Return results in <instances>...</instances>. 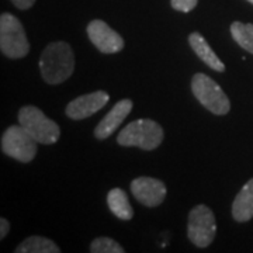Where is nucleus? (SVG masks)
Returning <instances> with one entry per match:
<instances>
[{
	"label": "nucleus",
	"mask_w": 253,
	"mask_h": 253,
	"mask_svg": "<svg viewBox=\"0 0 253 253\" xmlns=\"http://www.w3.org/2000/svg\"><path fill=\"white\" fill-rule=\"evenodd\" d=\"M199 0H170V4L174 10L181 13H190L193 9H196Z\"/></svg>",
	"instance_id": "a211bd4d"
},
{
	"label": "nucleus",
	"mask_w": 253,
	"mask_h": 253,
	"mask_svg": "<svg viewBox=\"0 0 253 253\" xmlns=\"http://www.w3.org/2000/svg\"><path fill=\"white\" fill-rule=\"evenodd\" d=\"M191 91L206 109L215 116H225L231 110V101L214 79L204 73H196L191 79Z\"/></svg>",
	"instance_id": "20e7f679"
},
{
	"label": "nucleus",
	"mask_w": 253,
	"mask_h": 253,
	"mask_svg": "<svg viewBox=\"0 0 253 253\" xmlns=\"http://www.w3.org/2000/svg\"><path fill=\"white\" fill-rule=\"evenodd\" d=\"M231 36L235 40L239 46H242L245 51L253 54V24L234 21L231 24Z\"/></svg>",
	"instance_id": "dca6fc26"
},
{
	"label": "nucleus",
	"mask_w": 253,
	"mask_h": 253,
	"mask_svg": "<svg viewBox=\"0 0 253 253\" xmlns=\"http://www.w3.org/2000/svg\"><path fill=\"white\" fill-rule=\"evenodd\" d=\"M17 9L20 10H28L30 7H33L34 6V3H36L37 0H10Z\"/></svg>",
	"instance_id": "6ab92c4d"
},
{
	"label": "nucleus",
	"mask_w": 253,
	"mask_h": 253,
	"mask_svg": "<svg viewBox=\"0 0 253 253\" xmlns=\"http://www.w3.org/2000/svg\"><path fill=\"white\" fill-rule=\"evenodd\" d=\"M86 31L91 44L103 54H117L124 48L123 37L103 20H91Z\"/></svg>",
	"instance_id": "6e6552de"
},
{
	"label": "nucleus",
	"mask_w": 253,
	"mask_h": 253,
	"mask_svg": "<svg viewBox=\"0 0 253 253\" xmlns=\"http://www.w3.org/2000/svg\"><path fill=\"white\" fill-rule=\"evenodd\" d=\"M189 44L191 46V49L196 52V55L203 62L207 65L208 68H211L212 71H217V72H224L225 71V65L221 62V59L212 51V48L210 46L207 40L200 33H191L190 34Z\"/></svg>",
	"instance_id": "f8f14e48"
},
{
	"label": "nucleus",
	"mask_w": 253,
	"mask_h": 253,
	"mask_svg": "<svg viewBox=\"0 0 253 253\" xmlns=\"http://www.w3.org/2000/svg\"><path fill=\"white\" fill-rule=\"evenodd\" d=\"M217 234V221L212 210L204 204L196 206L190 211L187 235L197 248H207Z\"/></svg>",
	"instance_id": "0eeeda50"
},
{
	"label": "nucleus",
	"mask_w": 253,
	"mask_h": 253,
	"mask_svg": "<svg viewBox=\"0 0 253 253\" xmlns=\"http://www.w3.org/2000/svg\"><path fill=\"white\" fill-rule=\"evenodd\" d=\"M109 100L110 96L106 91H93V93L83 94V96H79V97L72 100L66 106L65 113L72 120H84V118L90 117L94 113H97L99 110L103 109L109 103Z\"/></svg>",
	"instance_id": "9d476101"
},
{
	"label": "nucleus",
	"mask_w": 253,
	"mask_h": 253,
	"mask_svg": "<svg viewBox=\"0 0 253 253\" xmlns=\"http://www.w3.org/2000/svg\"><path fill=\"white\" fill-rule=\"evenodd\" d=\"M91 253H124V248L116 242L114 239L103 236V238H96L90 245Z\"/></svg>",
	"instance_id": "f3484780"
},
{
	"label": "nucleus",
	"mask_w": 253,
	"mask_h": 253,
	"mask_svg": "<svg viewBox=\"0 0 253 253\" xmlns=\"http://www.w3.org/2000/svg\"><path fill=\"white\" fill-rule=\"evenodd\" d=\"M17 253H59L61 249L54 241L44 236H30L16 248Z\"/></svg>",
	"instance_id": "2eb2a0df"
},
{
	"label": "nucleus",
	"mask_w": 253,
	"mask_h": 253,
	"mask_svg": "<svg viewBox=\"0 0 253 253\" xmlns=\"http://www.w3.org/2000/svg\"><path fill=\"white\" fill-rule=\"evenodd\" d=\"M38 142L23 126H9L1 135V152L18 162H31L37 155Z\"/></svg>",
	"instance_id": "423d86ee"
},
{
	"label": "nucleus",
	"mask_w": 253,
	"mask_h": 253,
	"mask_svg": "<svg viewBox=\"0 0 253 253\" xmlns=\"http://www.w3.org/2000/svg\"><path fill=\"white\" fill-rule=\"evenodd\" d=\"M131 193L146 207H158L166 197V186L162 180L142 176L131 181Z\"/></svg>",
	"instance_id": "1a4fd4ad"
},
{
	"label": "nucleus",
	"mask_w": 253,
	"mask_h": 253,
	"mask_svg": "<svg viewBox=\"0 0 253 253\" xmlns=\"http://www.w3.org/2000/svg\"><path fill=\"white\" fill-rule=\"evenodd\" d=\"M163 141V128L154 120L141 118L124 126L117 136L121 146H136L144 151H154Z\"/></svg>",
	"instance_id": "f03ea898"
},
{
	"label": "nucleus",
	"mask_w": 253,
	"mask_h": 253,
	"mask_svg": "<svg viewBox=\"0 0 253 253\" xmlns=\"http://www.w3.org/2000/svg\"><path fill=\"white\" fill-rule=\"evenodd\" d=\"M131 110H132V101L131 100H120L117 104H114V107L107 113V116L100 121L99 126H96L94 136L97 139H106L110 135H113V132L117 131L120 124H123V121L128 117Z\"/></svg>",
	"instance_id": "9b49d317"
},
{
	"label": "nucleus",
	"mask_w": 253,
	"mask_h": 253,
	"mask_svg": "<svg viewBox=\"0 0 253 253\" xmlns=\"http://www.w3.org/2000/svg\"><path fill=\"white\" fill-rule=\"evenodd\" d=\"M107 206L110 211L123 221H129L134 217V208L131 207L128 196L124 190L111 189L107 194Z\"/></svg>",
	"instance_id": "4468645a"
},
{
	"label": "nucleus",
	"mask_w": 253,
	"mask_h": 253,
	"mask_svg": "<svg viewBox=\"0 0 253 253\" xmlns=\"http://www.w3.org/2000/svg\"><path fill=\"white\" fill-rule=\"evenodd\" d=\"M18 124L24 126L38 144L52 145L61 136L59 126L34 106H24L20 109Z\"/></svg>",
	"instance_id": "39448f33"
},
{
	"label": "nucleus",
	"mask_w": 253,
	"mask_h": 253,
	"mask_svg": "<svg viewBox=\"0 0 253 253\" xmlns=\"http://www.w3.org/2000/svg\"><path fill=\"white\" fill-rule=\"evenodd\" d=\"M0 49L11 59H21L30 52V44L21 21L10 13L0 16Z\"/></svg>",
	"instance_id": "7ed1b4c3"
},
{
	"label": "nucleus",
	"mask_w": 253,
	"mask_h": 253,
	"mask_svg": "<svg viewBox=\"0 0 253 253\" xmlns=\"http://www.w3.org/2000/svg\"><path fill=\"white\" fill-rule=\"evenodd\" d=\"M75 56L71 45L63 41L51 42L40 58V72L49 84H59L72 76Z\"/></svg>",
	"instance_id": "f257e3e1"
},
{
	"label": "nucleus",
	"mask_w": 253,
	"mask_h": 253,
	"mask_svg": "<svg viewBox=\"0 0 253 253\" xmlns=\"http://www.w3.org/2000/svg\"><path fill=\"white\" fill-rule=\"evenodd\" d=\"M248 1H249V3H252V4H253V0H248Z\"/></svg>",
	"instance_id": "412c9836"
},
{
	"label": "nucleus",
	"mask_w": 253,
	"mask_h": 253,
	"mask_svg": "<svg viewBox=\"0 0 253 253\" xmlns=\"http://www.w3.org/2000/svg\"><path fill=\"white\" fill-rule=\"evenodd\" d=\"M232 217L236 222H248L253 218V179L236 194L232 204Z\"/></svg>",
	"instance_id": "ddd939ff"
},
{
	"label": "nucleus",
	"mask_w": 253,
	"mask_h": 253,
	"mask_svg": "<svg viewBox=\"0 0 253 253\" xmlns=\"http://www.w3.org/2000/svg\"><path fill=\"white\" fill-rule=\"evenodd\" d=\"M10 222L6 218H0V239H3L4 236L9 234Z\"/></svg>",
	"instance_id": "aec40b11"
}]
</instances>
